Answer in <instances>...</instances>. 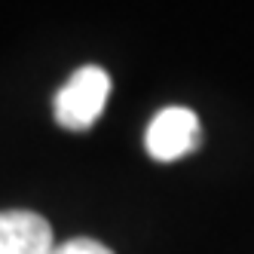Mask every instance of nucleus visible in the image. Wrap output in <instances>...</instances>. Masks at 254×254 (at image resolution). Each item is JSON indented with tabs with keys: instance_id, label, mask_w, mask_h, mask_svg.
Segmentation results:
<instances>
[{
	"instance_id": "nucleus-1",
	"label": "nucleus",
	"mask_w": 254,
	"mask_h": 254,
	"mask_svg": "<svg viewBox=\"0 0 254 254\" xmlns=\"http://www.w3.org/2000/svg\"><path fill=\"white\" fill-rule=\"evenodd\" d=\"M111 98V74L98 64H83L74 70L56 95V123L67 132H86L101 120Z\"/></svg>"
},
{
	"instance_id": "nucleus-2",
	"label": "nucleus",
	"mask_w": 254,
	"mask_h": 254,
	"mask_svg": "<svg viewBox=\"0 0 254 254\" xmlns=\"http://www.w3.org/2000/svg\"><path fill=\"white\" fill-rule=\"evenodd\" d=\"M199 144H202V123L190 107L181 104L162 107L144 132V147L156 162H175L199 150Z\"/></svg>"
},
{
	"instance_id": "nucleus-3",
	"label": "nucleus",
	"mask_w": 254,
	"mask_h": 254,
	"mask_svg": "<svg viewBox=\"0 0 254 254\" xmlns=\"http://www.w3.org/2000/svg\"><path fill=\"white\" fill-rule=\"evenodd\" d=\"M56 236L43 214L28 208L0 211V254H49Z\"/></svg>"
},
{
	"instance_id": "nucleus-4",
	"label": "nucleus",
	"mask_w": 254,
	"mask_h": 254,
	"mask_svg": "<svg viewBox=\"0 0 254 254\" xmlns=\"http://www.w3.org/2000/svg\"><path fill=\"white\" fill-rule=\"evenodd\" d=\"M49 254H114L104 242L89 239V236H77V239H67L62 245H56Z\"/></svg>"
}]
</instances>
